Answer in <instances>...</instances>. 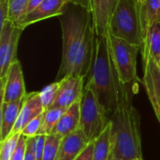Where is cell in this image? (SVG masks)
<instances>
[{"mask_svg":"<svg viewBox=\"0 0 160 160\" xmlns=\"http://www.w3.org/2000/svg\"><path fill=\"white\" fill-rule=\"evenodd\" d=\"M59 21L63 48L56 81L68 76L86 79L93 62L97 37L92 12L80 6L68 4Z\"/></svg>","mask_w":160,"mask_h":160,"instance_id":"6da1fadb","label":"cell"},{"mask_svg":"<svg viewBox=\"0 0 160 160\" xmlns=\"http://www.w3.org/2000/svg\"><path fill=\"white\" fill-rule=\"evenodd\" d=\"M81 119V101L71 105L63 114L55 127L53 133L65 137L80 128Z\"/></svg>","mask_w":160,"mask_h":160,"instance_id":"2e32d148","label":"cell"},{"mask_svg":"<svg viewBox=\"0 0 160 160\" xmlns=\"http://www.w3.org/2000/svg\"><path fill=\"white\" fill-rule=\"evenodd\" d=\"M30 0H9L8 21L19 26L28 13Z\"/></svg>","mask_w":160,"mask_h":160,"instance_id":"44dd1931","label":"cell"},{"mask_svg":"<svg viewBox=\"0 0 160 160\" xmlns=\"http://www.w3.org/2000/svg\"><path fill=\"white\" fill-rule=\"evenodd\" d=\"M138 9L143 44L150 25L160 21V0H145L142 4L138 5Z\"/></svg>","mask_w":160,"mask_h":160,"instance_id":"e0dca14e","label":"cell"},{"mask_svg":"<svg viewBox=\"0 0 160 160\" xmlns=\"http://www.w3.org/2000/svg\"><path fill=\"white\" fill-rule=\"evenodd\" d=\"M62 138L55 133L46 135L42 160H57Z\"/></svg>","mask_w":160,"mask_h":160,"instance_id":"7402d4cb","label":"cell"},{"mask_svg":"<svg viewBox=\"0 0 160 160\" xmlns=\"http://www.w3.org/2000/svg\"><path fill=\"white\" fill-rule=\"evenodd\" d=\"M44 0H30L29 2V6H28V13H30L31 11H33L35 8H37ZM27 13V14H28Z\"/></svg>","mask_w":160,"mask_h":160,"instance_id":"1f68e13d","label":"cell"},{"mask_svg":"<svg viewBox=\"0 0 160 160\" xmlns=\"http://www.w3.org/2000/svg\"><path fill=\"white\" fill-rule=\"evenodd\" d=\"M20 136L21 133H12L5 141L0 142V160H11Z\"/></svg>","mask_w":160,"mask_h":160,"instance_id":"cb8c5ba5","label":"cell"},{"mask_svg":"<svg viewBox=\"0 0 160 160\" xmlns=\"http://www.w3.org/2000/svg\"><path fill=\"white\" fill-rule=\"evenodd\" d=\"M59 82L60 87L58 95L52 107L68 110L74 103L81 101L84 92L85 78L79 76H68Z\"/></svg>","mask_w":160,"mask_h":160,"instance_id":"30bf717a","label":"cell"},{"mask_svg":"<svg viewBox=\"0 0 160 160\" xmlns=\"http://www.w3.org/2000/svg\"><path fill=\"white\" fill-rule=\"evenodd\" d=\"M90 141L79 128L75 132L62 138L57 160H75L84 150Z\"/></svg>","mask_w":160,"mask_h":160,"instance_id":"5bb4252c","label":"cell"},{"mask_svg":"<svg viewBox=\"0 0 160 160\" xmlns=\"http://www.w3.org/2000/svg\"><path fill=\"white\" fill-rule=\"evenodd\" d=\"M25 98V97H24ZM24 98L19 101L1 103L0 111V142L9 137L14 129L23 104Z\"/></svg>","mask_w":160,"mask_h":160,"instance_id":"9a60e30c","label":"cell"},{"mask_svg":"<svg viewBox=\"0 0 160 160\" xmlns=\"http://www.w3.org/2000/svg\"><path fill=\"white\" fill-rule=\"evenodd\" d=\"M1 83V103L15 102L22 99L26 95L22 64L17 60L10 67L5 80Z\"/></svg>","mask_w":160,"mask_h":160,"instance_id":"9c48e42d","label":"cell"},{"mask_svg":"<svg viewBox=\"0 0 160 160\" xmlns=\"http://www.w3.org/2000/svg\"><path fill=\"white\" fill-rule=\"evenodd\" d=\"M93 153H94V141H91L75 160H93Z\"/></svg>","mask_w":160,"mask_h":160,"instance_id":"f546056e","label":"cell"},{"mask_svg":"<svg viewBox=\"0 0 160 160\" xmlns=\"http://www.w3.org/2000/svg\"><path fill=\"white\" fill-rule=\"evenodd\" d=\"M148 51L150 53L158 60L160 56V21L153 22L146 34L145 40L141 48V52Z\"/></svg>","mask_w":160,"mask_h":160,"instance_id":"d6986e66","label":"cell"},{"mask_svg":"<svg viewBox=\"0 0 160 160\" xmlns=\"http://www.w3.org/2000/svg\"><path fill=\"white\" fill-rule=\"evenodd\" d=\"M24 160H37L36 158V137L27 138Z\"/></svg>","mask_w":160,"mask_h":160,"instance_id":"83f0119b","label":"cell"},{"mask_svg":"<svg viewBox=\"0 0 160 160\" xmlns=\"http://www.w3.org/2000/svg\"><path fill=\"white\" fill-rule=\"evenodd\" d=\"M26 142H27V137H25L21 133L17 147L11 158V160H24L25 151H26Z\"/></svg>","mask_w":160,"mask_h":160,"instance_id":"484cf974","label":"cell"},{"mask_svg":"<svg viewBox=\"0 0 160 160\" xmlns=\"http://www.w3.org/2000/svg\"><path fill=\"white\" fill-rule=\"evenodd\" d=\"M158 65H159V67H160V56H159V58H158Z\"/></svg>","mask_w":160,"mask_h":160,"instance_id":"d590c367","label":"cell"},{"mask_svg":"<svg viewBox=\"0 0 160 160\" xmlns=\"http://www.w3.org/2000/svg\"><path fill=\"white\" fill-rule=\"evenodd\" d=\"M111 122L94 92L84 87L81 99L80 129L88 141H95Z\"/></svg>","mask_w":160,"mask_h":160,"instance_id":"8992f818","label":"cell"},{"mask_svg":"<svg viewBox=\"0 0 160 160\" xmlns=\"http://www.w3.org/2000/svg\"><path fill=\"white\" fill-rule=\"evenodd\" d=\"M68 4H73L76 6H80L85 9H88L91 11V0H68Z\"/></svg>","mask_w":160,"mask_h":160,"instance_id":"4dcf8cb0","label":"cell"},{"mask_svg":"<svg viewBox=\"0 0 160 160\" xmlns=\"http://www.w3.org/2000/svg\"><path fill=\"white\" fill-rule=\"evenodd\" d=\"M143 61L142 84L160 125V67L148 51L142 52Z\"/></svg>","mask_w":160,"mask_h":160,"instance_id":"ba28073f","label":"cell"},{"mask_svg":"<svg viewBox=\"0 0 160 160\" xmlns=\"http://www.w3.org/2000/svg\"><path fill=\"white\" fill-rule=\"evenodd\" d=\"M43 119H44V112L40 115H38V117L34 118L33 120H31L24 127V128L22 130L21 133L27 138H32V137L38 136L40 132V129H41V127L43 124Z\"/></svg>","mask_w":160,"mask_h":160,"instance_id":"d4e9b609","label":"cell"},{"mask_svg":"<svg viewBox=\"0 0 160 160\" xmlns=\"http://www.w3.org/2000/svg\"><path fill=\"white\" fill-rule=\"evenodd\" d=\"M129 85L124 90L118 107L111 118L112 154L120 160L143 158L142 150L141 116L132 102Z\"/></svg>","mask_w":160,"mask_h":160,"instance_id":"3957f363","label":"cell"},{"mask_svg":"<svg viewBox=\"0 0 160 160\" xmlns=\"http://www.w3.org/2000/svg\"><path fill=\"white\" fill-rule=\"evenodd\" d=\"M109 33L131 44L142 45L137 0H119L112 14Z\"/></svg>","mask_w":160,"mask_h":160,"instance_id":"277c9868","label":"cell"},{"mask_svg":"<svg viewBox=\"0 0 160 160\" xmlns=\"http://www.w3.org/2000/svg\"><path fill=\"white\" fill-rule=\"evenodd\" d=\"M110 160H120V159H118V158H114V157L111 156V158H110Z\"/></svg>","mask_w":160,"mask_h":160,"instance_id":"836d02e7","label":"cell"},{"mask_svg":"<svg viewBox=\"0 0 160 160\" xmlns=\"http://www.w3.org/2000/svg\"><path fill=\"white\" fill-rule=\"evenodd\" d=\"M127 86L121 82L113 65L108 35L97 36L93 62L85 79V87L94 92L110 120Z\"/></svg>","mask_w":160,"mask_h":160,"instance_id":"7a4b0ae2","label":"cell"},{"mask_svg":"<svg viewBox=\"0 0 160 160\" xmlns=\"http://www.w3.org/2000/svg\"><path fill=\"white\" fill-rule=\"evenodd\" d=\"M45 140H46V135L39 134L36 136V158L37 160H42L43 158Z\"/></svg>","mask_w":160,"mask_h":160,"instance_id":"f1b7e54d","label":"cell"},{"mask_svg":"<svg viewBox=\"0 0 160 160\" xmlns=\"http://www.w3.org/2000/svg\"><path fill=\"white\" fill-rule=\"evenodd\" d=\"M68 0H44L37 8L28 13L19 25L25 29L28 25L52 17H60L68 6Z\"/></svg>","mask_w":160,"mask_h":160,"instance_id":"7c38bea8","label":"cell"},{"mask_svg":"<svg viewBox=\"0 0 160 160\" xmlns=\"http://www.w3.org/2000/svg\"><path fill=\"white\" fill-rule=\"evenodd\" d=\"M59 87H60V82L56 81L47 86H45L40 92H39V96H40V99L43 105L44 110H49L51 109L57 98L58 95V91H59Z\"/></svg>","mask_w":160,"mask_h":160,"instance_id":"603a6c76","label":"cell"},{"mask_svg":"<svg viewBox=\"0 0 160 160\" xmlns=\"http://www.w3.org/2000/svg\"><path fill=\"white\" fill-rule=\"evenodd\" d=\"M110 51L113 65L124 85H129L138 80L137 56L141 47L118 38L108 33Z\"/></svg>","mask_w":160,"mask_h":160,"instance_id":"5b68a950","label":"cell"},{"mask_svg":"<svg viewBox=\"0 0 160 160\" xmlns=\"http://www.w3.org/2000/svg\"><path fill=\"white\" fill-rule=\"evenodd\" d=\"M44 108L40 99L39 92L27 93L24 98L19 118L12 133H21L24 127L34 118L44 112Z\"/></svg>","mask_w":160,"mask_h":160,"instance_id":"4fadbf2b","label":"cell"},{"mask_svg":"<svg viewBox=\"0 0 160 160\" xmlns=\"http://www.w3.org/2000/svg\"><path fill=\"white\" fill-rule=\"evenodd\" d=\"M9 0H0V30L8 21Z\"/></svg>","mask_w":160,"mask_h":160,"instance_id":"4316f807","label":"cell"},{"mask_svg":"<svg viewBox=\"0 0 160 160\" xmlns=\"http://www.w3.org/2000/svg\"><path fill=\"white\" fill-rule=\"evenodd\" d=\"M23 28L8 21L0 30V81L5 80L17 59V48Z\"/></svg>","mask_w":160,"mask_h":160,"instance_id":"52a82bcc","label":"cell"},{"mask_svg":"<svg viewBox=\"0 0 160 160\" xmlns=\"http://www.w3.org/2000/svg\"><path fill=\"white\" fill-rule=\"evenodd\" d=\"M119 0H91V12L97 36L109 33L110 22Z\"/></svg>","mask_w":160,"mask_h":160,"instance_id":"8fae6325","label":"cell"},{"mask_svg":"<svg viewBox=\"0 0 160 160\" xmlns=\"http://www.w3.org/2000/svg\"><path fill=\"white\" fill-rule=\"evenodd\" d=\"M112 154V122L94 141L93 160H110Z\"/></svg>","mask_w":160,"mask_h":160,"instance_id":"ac0fdd59","label":"cell"},{"mask_svg":"<svg viewBox=\"0 0 160 160\" xmlns=\"http://www.w3.org/2000/svg\"><path fill=\"white\" fill-rule=\"evenodd\" d=\"M130 160H143V158H134V159H130Z\"/></svg>","mask_w":160,"mask_h":160,"instance_id":"e575fe53","label":"cell"},{"mask_svg":"<svg viewBox=\"0 0 160 160\" xmlns=\"http://www.w3.org/2000/svg\"><path fill=\"white\" fill-rule=\"evenodd\" d=\"M66 111H67L66 109H62L58 107H52L49 110H46L44 112L43 124L39 134H43V135L52 134L55 127L57 126L59 120L61 119V117L63 116Z\"/></svg>","mask_w":160,"mask_h":160,"instance_id":"ffe728a7","label":"cell"},{"mask_svg":"<svg viewBox=\"0 0 160 160\" xmlns=\"http://www.w3.org/2000/svg\"><path fill=\"white\" fill-rule=\"evenodd\" d=\"M144 1H145V0H137V4H138V5H141V4H142Z\"/></svg>","mask_w":160,"mask_h":160,"instance_id":"d6a6232c","label":"cell"}]
</instances>
